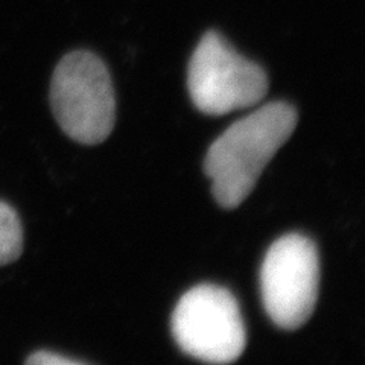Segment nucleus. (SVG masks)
Segmentation results:
<instances>
[{
    "label": "nucleus",
    "instance_id": "2",
    "mask_svg": "<svg viewBox=\"0 0 365 365\" xmlns=\"http://www.w3.org/2000/svg\"><path fill=\"white\" fill-rule=\"evenodd\" d=\"M51 104L61 130L78 143H102L116 122V99L108 68L95 53L75 51L55 67Z\"/></svg>",
    "mask_w": 365,
    "mask_h": 365
},
{
    "label": "nucleus",
    "instance_id": "4",
    "mask_svg": "<svg viewBox=\"0 0 365 365\" xmlns=\"http://www.w3.org/2000/svg\"><path fill=\"white\" fill-rule=\"evenodd\" d=\"M173 335L186 355L210 364H230L247 344L235 295L216 284H198L181 297L173 314Z\"/></svg>",
    "mask_w": 365,
    "mask_h": 365
},
{
    "label": "nucleus",
    "instance_id": "3",
    "mask_svg": "<svg viewBox=\"0 0 365 365\" xmlns=\"http://www.w3.org/2000/svg\"><path fill=\"white\" fill-rule=\"evenodd\" d=\"M268 76L244 58L221 34H204L192 53L187 88L193 106L209 116H224L259 106L268 93Z\"/></svg>",
    "mask_w": 365,
    "mask_h": 365
},
{
    "label": "nucleus",
    "instance_id": "1",
    "mask_svg": "<svg viewBox=\"0 0 365 365\" xmlns=\"http://www.w3.org/2000/svg\"><path fill=\"white\" fill-rule=\"evenodd\" d=\"M299 114L288 102L276 101L230 125L207 151L204 173L221 207L236 209L257 185L264 169L292 135Z\"/></svg>",
    "mask_w": 365,
    "mask_h": 365
},
{
    "label": "nucleus",
    "instance_id": "5",
    "mask_svg": "<svg viewBox=\"0 0 365 365\" xmlns=\"http://www.w3.org/2000/svg\"><path fill=\"white\" fill-rule=\"evenodd\" d=\"M319 259L315 244L299 233L284 235L267 251L260 268V294L272 323L295 330L315 311Z\"/></svg>",
    "mask_w": 365,
    "mask_h": 365
},
{
    "label": "nucleus",
    "instance_id": "6",
    "mask_svg": "<svg viewBox=\"0 0 365 365\" xmlns=\"http://www.w3.org/2000/svg\"><path fill=\"white\" fill-rule=\"evenodd\" d=\"M23 251V227L13 205L0 200V267L13 264Z\"/></svg>",
    "mask_w": 365,
    "mask_h": 365
},
{
    "label": "nucleus",
    "instance_id": "7",
    "mask_svg": "<svg viewBox=\"0 0 365 365\" xmlns=\"http://www.w3.org/2000/svg\"><path fill=\"white\" fill-rule=\"evenodd\" d=\"M26 364L32 365H84V361H78L72 358H66L60 353L55 351H34L32 355L26 359Z\"/></svg>",
    "mask_w": 365,
    "mask_h": 365
}]
</instances>
